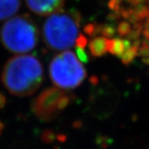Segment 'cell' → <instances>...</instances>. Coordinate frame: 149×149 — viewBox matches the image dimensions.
Wrapping results in <instances>:
<instances>
[{
	"label": "cell",
	"instance_id": "cell-1",
	"mask_svg": "<svg viewBox=\"0 0 149 149\" xmlns=\"http://www.w3.org/2000/svg\"><path fill=\"white\" fill-rule=\"evenodd\" d=\"M43 67L32 55H19L9 59L1 79L6 90L16 96H29L39 89L43 81Z\"/></svg>",
	"mask_w": 149,
	"mask_h": 149
},
{
	"label": "cell",
	"instance_id": "cell-2",
	"mask_svg": "<svg viewBox=\"0 0 149 149\" xmlns=\"http://www.w3.org/2000/svg\"><path fill=\"white\" fill-rule=\"evenodd\" d=\"M82 36L80 32V15L74 10L57 11L43 25L44 42L54 51H65L76 46Z\"/></svg>",
	"mask_w": 149,
	"mask_h": 149
},
{
	"label": "cell",
	"instance_id": "cell-3",
	"mask_svg": "<svg viewBox=\"0 0 149 149\" xmlns=\"http://www.w3.org/2000/svg\"><path fill=\"white\" fill-rule=\"evenodd\" d=\"M2 44L13 53H27L36 47L38 42V29L27 15L12 17L1 29Z\"/></svg>",
	"mask_w": 149,
	"mask_h": 149
},
{
	"label": "cell",
	"instance_id": "cell-4",
	"mask_svg": "<svg viewBox=\"0 0 149 149\" xmlns=\"http://www.w3.org/2000/svg\"><path fill=\"white\" fill-rule=\"evenodd\" d=\"M51 80L64 91L78 87L86 77V70L72 52L65 51L54 56L49 66Z\"/></svg>",
	"mask_w": 149,
	"mask_h": 149
},
{
	"label": "cell",
	"instance_id": "cell-5",
	"mask_svg": "<svg viewBox=\"0 0 149 149\" xmlns=\"http://www.w3.org/2000/svg\"><path fill=\"white\" fill-rule=\"evenodd\" d=\"M72 96L57 87L43 91L32 101V110L35 116L44 122L53 120L71 101Z\"/></svg>",
	"mask_w": 149,
	"mask_h": 149
},
{
	"label": "cell",
	"instance_id": "cell-6",
	"mask_svg": "<svg viewBox=\"0 0 149 149\" xmlns=\"http://www.w3.org/2000/svg\"><path fill=\"white\" fill-rule=\"evenodd\" d=\"M65 0H26L27 5L34 13L45 16L61 10Z\"/></svg>",
	"mask_w": 149,
	"mask_h": 149
},
{
	"label": "cell",
	"instance_id": "cell-7",
	"mask_svg": "<svg viewBox=\"0 0 149 149\" xmlns=\"http://www.w3.org/2000/svg\"><path fill=\"white\" fill-rule=\"evenodd\" d=\"M20 0H0V21L13 16L20 8Z\"/></svg>",
	"mask_w": 149,
	"mask_h": 149
},
{
	"label": "cell",
	"instance_id": "cell-8",
	"mask_svg": "<svg viewBox=\"0 0 149 149\" xmlns=\"http://www.w3.org/2000/svg\"><path fill=\"white\" fill-rule=\"evenodd\" d=\"M130 47H131L130 43L126 40H122V39L108 40V51L122 59L125 56L126 52H128Z\"/></svg>",
	"mask_w": 149,
	"mask_h": 149
},
{
	"label": "cell",
	"instance_id": "cell-9",
	"mask_svg": "<svg viewBox=\"0 0 149 149\" xmlns=\"http://www.w3.org/2000/svg\"><path fill=\"white\" fill-rule=\"evenodd\" d=\"M91 53L95 56H101L108 51V40L104 37H96L90 43Z\"/></svg>",
	"mask_w": 149,
	"mask_h": 149
},
{
	"label": "cell",
	"instance_id": "cell-10",
	"mask_svg": "<svg viewBox=\"0 0 149 149\" xmlns=\"http://www.w3.org/2000/svg\"><path fill=\"white\" fill-rule=\"evenodd\" d=\"M3 123L0 121V135L3 132Z\"/></svg>",
	"mask_w": 149,
	"mask_h": 149
}]
</instances>
